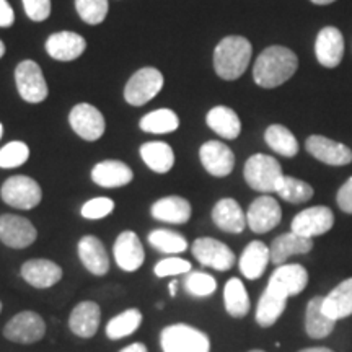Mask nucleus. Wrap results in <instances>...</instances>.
I'll return each instance as SVG.
<instances>
[{"label": "nucleus", "mask_w": 352, "mask_h": 352, "mask_svg": "<svg viewBox=\"0 0 352 352\" xmlns=\"http://www.w3.org/2000/svg\"><path fill=\"white\" fill-rule=\"evenodd\" d=\"M298 59L296 52L284 46L266 47L256 59L253 67V78L263 88L283 85L296 74Z\"/></svg>", "instance_id": "1"}, {"label": "nucleus", "mask_w": 352, "mask_h": 352, "mask_svg": "<svg viewBox=\"0 0 352 352\" xmlns=\"http://www.w3.org/2000/svg\"><path fill=\"white\" fill-rule=\"evenodd\" d=\"M252 43L243 36H227L215 46L214 69L223 80H236L252 60Z\"/></svg>", "instance_id": "2"}, {"label": "nucleus", "mask_w": 352, "mask_h": 352, "mask_svg": "<svg viewBox=\"0 0 352 352\" xmlns=\"http://www.w3.org/2000/svg\"><path fill=\"white\" fill-rule=\"evenodd\" d=\"M160 346L164 352H210L208 334L184 323L170 324L162 329Z\"/></svg>", "instance_id": "3"}, {"label": "nucleus", "mask_w": 352, "mask_h": 352, "mask_svg": "<svg viewBox=\"0 0 352 352\" xmlns=\"http://www.w3.org/2000/svg\"><path fill=\"white\" fill-rule=\"evenodd\" d=\"M245 182L248 186L258 192H276V186L283 178V168L274 157L266 153H254L246 160L243 170Z\"/></svg>", "instance_id": "4"}, {"label": "nucleus", "mask_w": 352, "mask_h": 352, "mask_svg": "<svg viewBox=\"0 0 352 352\" xmlns=\"http://www.w3.org/2000/svg\"><path fill=\"white\" fill-rule=\"evenodd\" d=\"M0 197L7 206L21 210L34 209L43 199L38 182L25 175H15L6 179L0 188Z\"/></svg>", "instance_id": "5"}, {"label": "nucleus", "mask_w": 352, "mask_h": 352, "mask_svg": "<svg viewBox=\"0 0 352 352\" xmlns=\"http://www.w3.org/2000/svg\"><path fill=\"white\" fill-rule=\"evenodd\" d=\"M164 88V76L158 69L144 67L129 78L124 88V98L132 107H144L155 98Z\"/></svg>", "instance_id": "6"}, {"label": "nucleus", "mask_w": 352, "mask_h": 352, "mask_svg": "<svg viewBox=\"0 0 352 352\" xmlns=\"http://www.w3.org/2000/svg\"><path fill=\"white\" fill-rule=\"evenodd\" d=\"M46 334V323L36 311L25 310L16 314L3 328L6 340L19 344H33L41 341Z\"/></svg>", "instance_id": "7"}, {"label": "nucleus", "mask_w": 352, "mask_h": 352, "mask_svg": "<svg viewBox=\"0 0 352 352\" xmlns=\"http://www.w3.org/2000/svg\"><path fill=\"white\" fill-rule=\"evenodd\" d=\"M15 82L16 90L26 103H41L50 94L43 70L34 60H23L16 65Z\"/></svg>", "instance_id": "8"}, {"label": "nucleus", "mask_w": 352, "mask_h": 352, "mask_svg": "<svg viewBox=\"0 0 352 352\" xmlns=\"http://www.w3.org/2000/svg\"><path fill=\"white\" fill-rule=\"evenodd\" d=\"M38 239V230L26 217L15 214L0 215V241L8 248L23 250Z\"/></svg>", "instance_id": "9"}, {"label": "nucleus", "mask_w": 352, "mask_h": 352, "mask_svg": "<svg viewBox=\"0 0 352 352\" xmlns=\"http://www.w3.org/2000/svg\"><path fill=\"white\" fill-rule=\"evenodd\" d=\"M334 226V214L327 206H314V208L303 209L294 217L290 223V230L305 239L324 235Z\"/></svg>", "instance_id": "10"}, {"label": "nucleus", "mask_w": 352, "mask_h": 352, "mask_svg": "<svg viewBox=\"0 0 352 352\" xmlns=\"http://www.w3.org/2000/svg\"><path fill=\"white\" fill-rule=\"evenodd\" d=\"M192 256L199 261L202 266L212 267L215 271H228L235 264V253L222 241L209 239H197L191 246Z\"/></svg>", "instance_id": "11"}, {"label": "nucleus", "mask_w": 352, "mask_h": 352, "mask_svg": "<svg viewBox=\"0 0 352 352\" xmlns=\"http://www.w3.org/2000/svg\"><path fill=\"white\" fill-rule=\"evenodd\" d=\"M69 122L78 138L88 142H95L104 134L103 114L90 103L76 104L69 114Z\"/></svg>", "instance_id": "12"}, {"label": "nucleus", "mask_w": 352, "mask_h": 352, "mask_svg": "<svg viewBox=\"0 0 352 352\" xmlns=\"http://www.w3.org/2000/svg\"><path fill=\"white\" fill-rule=\"evenodd\" d=\"M283 219L279 202L272 196H259L250 204L246 212V223L254 233H267L279 226Z\"/></svg>", "instance_id": "13"}, {"label": "nucleus", "mask_w": 352, "mask_h": 352, "mask_svg": "<svg viewBox=\"0 0 352 352\" xmlns=\"http://www.w3.org/2000/svg\"><path fill=\"white\" fill-rule=\"evenodd\" d=\"M305 147L311 157L327 165L344 166L352 162V151L347 145L324 138V135H310Z\"/></svg>", "instance_id": "14"}, {"label": "nucleus", "mask_w": 352, "mask_h": 352, "mask_svg": "<svg viewBox=\"0 0 352 352\" xmlns=\"http://www.w3.org/2000/svg\"><path fill=\"white\" fill-rule=\"evenodd\" d=\"M201 164L206 171L217 178L228 176L235 166V155L230 151V147L219 140H209L202 144L199 148Z\"/></svg>", "instance_id": "15"}, {"label": "nucleus", "mask_w": 352, "mask_h": 352, "mask_svg": "<svg viewBox=\"0 0 352 352\" xmlns=\"http://www.w3.org/2000/svg\"><path fill=\"white\" fill-rule=\"evenodd\" d=\"M114 261L122 271L134 272L139 267H142L145 252L144 246L140 243L139 236L132 230H126L118 235L116 241H114Z\"/></svg>", "instance_id": "16"}, {"label": "nucleus", "mask_w": 352, "mask_h": 352, "mask_svg": "<svg viewBox=\"0 0 352 352\" xmlns=\"http://www.w3.org/2000/svg\"><path fill=\"white\" fill-rule=\"evenodd\" d=\"M315 54L323 67H338L344 56V38L340 30L334 26H324L316 36Z\"/></svg>", "instance_id": "17"}, {"label": "nucleus", "mask_w": 352, "mask_h": 352, "mask_svg": "<svg viewBox=\"0 0 352 352\" xmlns=\"http://www.w3.org/2000/svg\"><path fill=\"white\" fill-rule=\"evenodd\" d=\"M20 274L36 289H50L63 279V267L51 259H30L21 266Z\"/></svg>", "instance_id": "18"}, {"label": "nucleus", "mask_w": 352, "mask_h": 352, "mask_svg": "<svg viewBox=\"0 0 352 352\" xmlns=\"http://www.w3.org/2000/svg\"><path fill=\"white\" fill-rule=\"evenodd\" d=\"M308 284V272L302 264H280L270 277L267 285L292 297L303 292Z\"/></svg>", "instance_id": "19"}, {"label": "nucleus", "mask_w": 352, "mask_h": 352, "mask_svg": "<svg viewBox=\"0 0 352 352\" xmlns=\"http://www.w3.org/2000/svg\"><path fill=\"white\" fill-rule=\"evenodd\" d=\"M78 258L87 271L94 276H104L109 271V256L103 241L94 235L82 236L77 245Z\"/></svg>", "instance_id": "20"}, {"label": "nucleus", "mask_w": 352, "mask_h": 352, "mask_svg": "<svg viewBox=\"0 0 352 352\" xmlns=\"http://www.w3.org/2000/svg\"><path fill=\"white\" fill-rule=\"evenodd\" d=\"M100 321L101 310L98 303L85 300L78 303L72 310V314L69 316V328L76 336L88 340V338H94L98 331Z\"/></svg>", "instance_id": "21"}, {"label": "nucleus", "mask_w": 352, "mask_h": 352, "mask_svg": "<svg viewBox=\"0 0 352 352\" xmlns=\"http://www.w3.org/2000/svg\"><path fill=\"white\" fill-rule=\"evenodd\" d=\"M87 43L80 34L72 32L54 33L47 38L46 51L52 59L69 63V60L77 59L85 51Z\"/></svg>", "instance_id": "22"}, {"label": "nucleus", "mask_w": 352, "mask_h": 352, "mask_svg": "<svg viewBox=\"0 0 352 352\" xmlns=\"http://www.w3.org/2000/svg\"><path fill=\"white\" fill-rule=\"evenodd\" d=\"M151 214L158 222L183 226L191 219L192 208L189 201L182 196H166L153 202Z\"/></svg>", "instance_id": "23"}, {"label": "nucleus", "mask_w": 352, "mask_h": 352, "mask_svg": "<svg viewBox=\"0 0 352 352\" xmlns=\"http://www.w3.org/2000/svg\"><path fill=\"white\" fill-rule=\"evenodd\" d=\"M311 248H314V240L305 239V236L297 235V233L290 230L289 233H283V235L276 236L272 240L270 246L271 263L280 266V264H285V261L294 254H305L311 252Z\"/></svg>", "instance_id": "24"}, {"label": "nucleus", "mask_w": 352, "mask_h": 352, "mask_svg": "<svg viewBox=\"0 0 352 352\" xmlns=\"http://www.w3.org/2000/svg\"><path fill=\"white\" fill-rule=\"evenodd\" d=\"M212 220L220 230L227 233H241L248 226L243 209L232 197H223L214 206Z\"/></svg>", "instance_id": "25"}, {"label": "nucleus", "mask_w": 352, "mask_h": 352, "mask_svg": "<svg viewBox=\"0 0 352 352\" xmlns=\"http://www.w3.org/2000/svg\"><path fill=\"white\" fill-rule=\"evenodd\" d=\"M271 263V253L270 246L263 241L254 240L252 243L246 245V248L241 253L239 266L241 274H243L246 279L254 280L259 279L266 271L267 264Z\"/></svg>", "instance_id": "26"}, {"label": "nucleus", "mask_w": 352, "mask_h": 352, "mask_svg": "<svg viewBox=\"0 0 352 352\" xmlns=\"http://www.w3.org/2000/svg\"><path fill=\"white\" fill-rule=\"evenodd\" d=\"M134 173L126 164L120 160L100 162L91 170V179L101 188H121L129 184Z\"/></svg>", "instance_id": "27"}, {"label": "nucleus", "mask_w": 352, "mask_h": 352, "mask_svg": "<svg viewBox=\"0 0 352 352\" xmlns=\"http://www.w3.org/2000/svg\"><path fill=\"white\" fill-rule=\"evenodd\" d=\"M287 296L283 292L267 285L264 289L263 296L259 297L256 307V323L263 328H270L284 314L285 307H287Z\"/></svg>", "instance_id": "28"}, {"label": "nucleus", "mask_w": 352, "mask_h": 352, "mask_svg": "<svg viewBox=\"0 0 352 352\" xmlns=\"http://www.w3.org/2000/svg\"><path fill=\"white\" fill-rule=\"evenodd\" d=\"M323 298L316 296L308 302L305 311V331L311 340H323L333 333L336 321L323 311Z\"/></svg>", "instance_id": "29"}, {"label": "nucleus", "mask_w": 352, "mask_h": 352, "mask_svg": "<svg viewBox=\"0 0 352 352\" xmlns=\"http://www.w3.org/2000/svg\"><path fill=\"white\" fill-rule=\"evenodd\" d=\"M323 311L334 321L352 315V277L338 284L323 298Z\"/></svg>", "instance_id": "30"}, {"label": "nucleus", "mask_w": 352, "mask_h": 352, "mask_svg": "<svg viewBox=\"0 0 352 352\" xmlns=\"http://www.w3.org/2000/svg\"><path fill=\"white\" fill-rule=\"evenodd\" d=\"M206 122L220 138L233 140L240 135L241 122L239 114L228 107H215L206 116Z\"/></svg>", "instance_id": "31"}, {"label": "nucleus", "mask_w": 352, "mask_h": 352, "mask_svg": "<svg viewBox=\"0 0 352 352\" xmlns=\"http://www.w3.org/2000/svg\"><path fill=\"white\" fill-rule=\"evenodd\" d=\"M140 157L144 164L155 173H168L175 165V152L166 142L153 140L140 147Z\"/></svg>", "instance_id": "32"}, {"label": "nucleus", "mask_w": 352, "mask_h": 352, "mask_svg": "<svg viewBox=\"0 0 352 352\" xmlns=\"http://www.w3.org/2000/svg\"><path fill=\"white\" fill-rule=\"evenodd\" d=\"M223 303H226L227 314L233 318H243L248 315L252 303H250L245 284L239 277H232L230 280H227L226 289H223Z\"/></svg>", "instance_id": "33"}, {"label": "nucleus", "mask_w": 352, "mask_h": 352, "mask_svg": "<svg viewBox=\"0 0 352 352\" xmlns=\"http://www.w3.org/2000/svg\"><path fill=\"white\" fill-rule=\"evenodd\" d=\"M264 140L270 145L271 151H274L279 155L292 158L298 153V142L296 135L290 132L285 126L272 124L264 132Z\"/></svg>", "instance_id": "34"}, {"label": "nucleus", "mask_w": 352, "mask_h": 352, "mask_svg": "<svg viewBox=\"0 0 352 352\" xmlns=\"http://www.w3.org/2000/svg\"><path fill=\"white\" fill-rule=\"evenodd\" d=\"M140 323H142V314L139 308H129L108 321L107 336L114 341L122 340L138 331Z\"/></svg>", "instance_id": "35"}, {"label": "nucleus", "mask_w": 352, "mask_h": 352, "mask_svg": "<svg viewBox=\"0 0 352 352\" xmlns=\"http://www.w3.org/2000/svg\"><path fill=\"white\" fill-rule=\"evenodd\" d=\"M139 126L148 134H170L179 127V118L171 109L162 108L145 114Z\"/></svg>", "instance_id": "36"}, {"label": "nucleus", "mask_w": 352, "mask_h": 352, "mask_svg": "<svg viewBox=\"0 0 352 352\" xmlns=\"http://www.w3.org/2000/svg\"><path fill=\"white\" fill-rule=\"evenodd\" d=\"M147 240L157 252L165 254H178L188 250V240L182 233L168 228H155L148 233Z\"/></svg>", "instance_id": "37"}, {"label": "nucleus", "mask_w": 352, "mask_h": 352, "mask_svg": "<svg viewBox=\"0 0 352 352\" xmlns=\"http://www.w3.org/2000/svg\"><path fill=\"white\" fill-rule=\"evenodd\" d=\"M314 188L307 182L294 178V176H283L276 186V195H279L284 201L290 204H302L314 197Z\"/></svg>", "instance_id": "38"}, {"label": "nucleus", "mask_w": 352, "mask_h": 352, "mask_svg": "<svg viewBox=\"0 0 352 352\" xmlns=\"http://www.w3.org/2000/svg\"><path fill=\"white\" fill-rule=\"evenodd\" d=\"M184 290L196 298L209 297L217 290V280L208 272L189 271L184 277Z\"/></svg>", "instance_id": "39"}, {"label": "nucleus", "mask_w": 352, "mask_h": 352, "mask_svg": "<svg viewBox=\"0 0 352 352\" xmlns=\"http://www.w3.org/2000/svg\"><path fill=\"white\" fill-rule=\"evenodd\" d=\"M30 148L21 140H13L0 148V168L10 170L21 166L28 160Z\"/></svg>", "instance_id": "40"}, {"label": "nucleus", "mask_w": 352, "mask_h": 352, "mask_svg": "<svg viewBox=\"0 0 352 352\" xmlns=\"http://www.w3.org/2000/svg\"><path fill=\"white\" fill-rule=\"evenodd\" d=\"M78 16L88 25H100L108 15V0H76Z\"/></svg>", "instance_id": "41"}, {"label": "nucleus", "mask_w": 352, "mask_h": 352, "mask_svg": "<svg viewBox=\"0 0 352 352\" xmlns=\"http://www.w3.org/2000/svg\"><path fill=\"white\" fill-rule=\"evenodd\" d=\"M189 271H191V263L178 256H170V258L162 259V261H158L155 264V267H153V272H155V276L160 277V279H164V277H171V276L188 274Z\"/></svg>", "instance_id": "42"}, {"label": "nucleus", "mask_w": 352, "mask_h": 352, "mask_svg": "<svg viewBox=\"0 0 352 352\" xmlns=\"http://www.w3.org/2000/svg\"><path fill=\"white\" fill-rule=\"evenodd\" d=\"M114 210V201L109 197H95L82 206V217L88 220H100L108 217Z\"/></svg>", "instance_id": "43"}, {"label": "nucleus", "mask_w": 352, "mask_h": 352, "mask_svg": "<svg viewBox=\"0 0 352 352\" xmlns=\"http://www.w3.org/2000/svg\"><path fill=\"white\" fill-rule=\"evenodd\" d=\"M25 13L30 20L44 21L51 15V0H23Z\"/></svg>", "instance_id": "44"}, {"label": "nucleus", "mask_w": 352, "mask_h": 352, "mask_svg": "<svg viewBox=\"0 0 352 352\" xmlns=\"http://www.w3.org/2000/svg\"><path fill=\"white\" fill-rule=\"evenodd\" d=\"M336 202L342 212L352 214V176L340 188L336 195Z\"/></svg>", "instance_id": "45"}, {"label": "nucleus", "mask_w": 352, "mask_h": 352, "mask_svg": "<svg viewBox=\"0 0 352 352\" xmlns=\"http://www.w3.org/2000/svg\"><path fill=\"white\" fill-rule=\"evenodd\" d=\"M15 21V13L7 0H0V28H8Z\"/></svg>", "instance_id": "46"}, {"label": "nucleus", "mask_w": 352, "mask_h": 352, "mask_svg": "<svg viewBox=\"0 0 352 352\" xmlns=\"http://www.w3.org/2000/svg\"><path fill=\"white\" fill-rule=\"evenodd\" d=\"M120 352H148V351L142 342H132V344L124 347V349H121Z\"/></svg>", "instance_id": "47"}, {"label": "nucleus", "mask_w": 352, "mask_h": 352, "mask_svg": "<svg viewBox=\"0 0 352 352\" xmlns=\"http://www.w3.org/2000/svg\"><path fill=\"white\" fill-rule=\"evenodd\" d=\"M298 352H334V351L329 349V347H305V349Z\"/></svg>", "instance_id": "48"}, {"label": "nucleus", "mask_w": 352, "mask_h": 352, "mask_svg": "<svg viewBox=\"0 0 352 352\" xmlns=\"http://www.w3.org/2000/svg\"><path fill=\"white\" fill-rule=\"evenodd\" d=\"M176 290H178V280L173 279V280H171V283L168 284L170 297H176Z\"/></svg>", "instance_id": "49"}, {"label": "nucleus", "mask_w": 352, "mask_h": 352, "mask_svg": "<svg viewBox=\"0 0 352 352\" xmlns=\"http://www.w3.org/2000/svg\"><path fill=\"white\" fill-rule=\"evenodd\" d=\"M311 2L316 3V6H329V3L336 2V0H311Z\"/></svg>", "instance_id": "50"}, {"label": "nucleus", "mask_w": 352, "mask_h": 352, "mask_svg": "<svg viewBox=\"0 0 352 352\" xmlns=\"http://www.w3.org/2000/svg\"><path fill=\"white\" fill-rule=\"evenodd\" d=\"M3 54H6V44H3L2 39H0V59H2Z\"/></svg>", "instance_id": "51"}, {"label": "nucleus", "mask_w": 352, "mask_h": 352, "mask_svg": "<svg viewBox=\"0 0 352 352\" xmlns=\"http://www.w3.org/2000/svg\"><path fill=\"white\" fill-rule=\"evenodd\" d=\"M157 308H158V310H162V308H164V303L158 302V303H157Z\"/></svg>", "instance_id": "52"}, {"label": "nucleus", "mask_w": 352, "mask_h": 352, "mask_svg": "<svg viewBox=\"0 0 352 352\" xmlns=\"http://www.w3.org/2000/svg\"><path fill=\"white\" fill-rule=\"evenodd\" d=\"M2 134H3V126L0 124V139H2Z\"/></svg>", "instance_id": "53"}, {"label": "nucleus", "mask_w": 352, "mask_h": 352, "mask_svg": "<svg viewBox=\"0 0 352 352\" xmlns=\"http://www.w3.org/2000/svg\"><path fill=\"white\" fill-rule=\"evenodd\" d=\"M250 352H266V351H261V349H253V351H250Z\"/></svg>", "instance_id": "54"}, {"label": "nucleus", "mask_w": 352, "mask_h": 352, "mask_svg": "<svg viewBox=\"0 0 352 352\" xmlns=\"http://www.w3.org/2000/svg\"><path fill=\"white\" fill-rule=\"evenodd\" d=\"M0 311H2V302H0Z\"/></svg>", "instance_id": "55"}]
</instances>
